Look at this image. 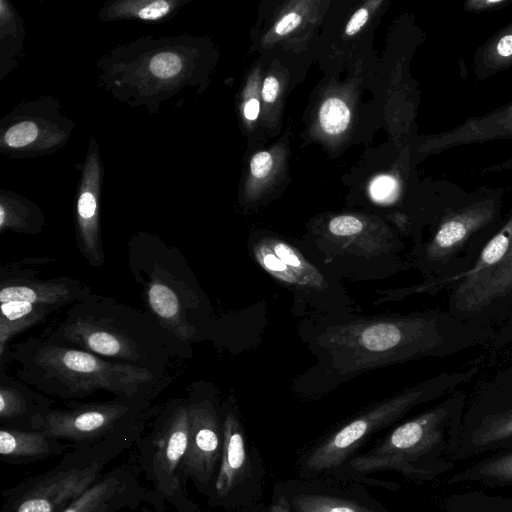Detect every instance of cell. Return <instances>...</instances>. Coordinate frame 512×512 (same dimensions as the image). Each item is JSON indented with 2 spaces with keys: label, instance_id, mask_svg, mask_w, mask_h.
Wrapping results in <instances>:
<instances>
[{
  "label": "cell",
  "instance_id": "obj_1",
  "mask_svg": "<svg viewBox=\"0 0 512 512\" xmlns=\"http://www.w3.org/2000/svg\"><path fill=\"white\" fill-rule=\"evenodd\" d=\"M299 334L317 362L296 384L334 386L369 370L435 355L444 347L437 317L429 314H312Z\"/></svg>",
  "mask_w": 512,
  "mask_h": 512
},
{
  "label": "cell",
  "instance_id": "obj_2",
  "mask_svg": "<svg viewBox=\"0 0 512 512\" xmlns=\"http://www.w3.org/2000/svg\"><path fill=\"white\" fill-rule=\"evenodd\" d=\"M5 362L15 363L17 379L43 394L67 401L104 391L115 397L153 402L172 379L44 337H29L13 344L0 361L1 368Z\"/></svg>",
  "mask_w": 512,
  "mask_h": 512
},
{
  "label": "cell",
  "instance_id": "obj_3",
  "mask_svg": "<svg viewBox=\"0 0 512 512\" xmlns=\"http://www.w3.org/2000/svg\"><path fill=\"white\" fill-rule=\"evenodd\" d=\"M44 338L171 378L168 366L175 356L160 330L146 314L110 297L91 293L72 304Z\"/></svg>",
  "mask_w": 512,
  "mask_h": 512
},
{
  "label": "cell",
  "instance_id": "obj_4",
  "mask_svg": "<svg viewBox=\"0 0 512 512\" xmlns=\"http://www.w3.org/2000/svg\"><path fill=\"white\" fill-rule=\"evenodd\" d=\"M127 254L128 269L142 288L145 314L175 357H191L193 344L201 340L203 311L201 289L185 258L176 248L143 236L130 241Z\"/></svg>",
  "mask_w": 512,
  "mask_h": 512
},
{
  "label": "cell",
  "instance_id": "obj_5",
  "mask_svg": "<svg viewBox=\"0 0 512 512\" xmlns=\"http://www.w3.org/2000/svg\"><path fill=\"white\" fill-rule=\"evenodd\" d=\"M465 396L450 395L441 403L396 427L372 452L355 458L359 472L395 467L420 480H433L455 468Z\"/></svg>",
  "mask_w": 512,
  "mask_h": 512
},
{
  "label": "cell",
  "instance_id": "obj_6",
  "mask_svg": "<svg viewBox=\"0 0 512 512\" xmlns=\"http://www.w3.org/2000/svg\"><path fill=\"white\" fill-rule=\"evenodd\" d=\"M145 427L73 446L51 469L3 490L0 512H63L100 479L112 460L135 444Z\"/></svg>",
  "mask_w": 512,
  "mask_h": 512
},
{
  "label": "cell",
  "instance_id": "obj_7",
  "mask_svg": "<svg viewBox=\"0 0 512 512\" xmlns=\"http://www.w3.org/2000/svg\"><path fill=\"white\" fill-rule=\"evenodd\" d=\"M189 417L186 398H174L156 409L150 430L135 442L138 464L162 505L175 512H199L189 497L184 475Z\"/></svg>",
  "mask_w": 512,
  "mask_h": 512
},
{
  "label": "cell",
  "instance_id": "obj_8",
  "mask_svg": "<svg viewBox=\"0 0 512 512\" xmlns=\"http://www.w3.org/2000/svg\"><path fill=\"white\" fill-rule=\"evenodd\" d=\"M477 367L444 372L381 401L347 423L315 449L306 467L319 472L341 464L365 437L400 419L415 406L434 400L468 381Z\"/></svg>",
  "mask_w": 512,
  "mask_h": 512
},
{
  "label": "cell",
  "instance_id": "obj_9",
  "mask_svg": "<svg viewBox=\"0 0 512 512\" xmlns=\"http://www.w3.org/2000/svg\"><path fill=\"white\" fill-rule=\"evenodd\" d=\"M156 409L151 401L115 397L103 402L67 401L52 409L42 429L75 445L93 444L139 426H146Z\"/></svg>",
  "mask_w": 512,
  "mask_h": 512
},
{
  "label": "cell",
  "instance_id": "obj_10",
  "mask_svg": "<svg viewBox=\"0 0 512 512\" xmlns=\"http://www.w3.org/2000/svg\"><path fill=\"white\" fill-rule=\"evenodd\" d=\"M186 401L189 437L185 479L191 480L199 492L211 496L223 450L222 407L216 389L202 381L190 386Z\"/></svg>",
  "mask_w": 512,
  "mask_h": 512
},
{
  "label": "cell",
  "instance_id": "obj_11",
  "mask_svg": "<svg viewBox=\"0 0 512 512\" xmlns=\"http://www.w3.org/2000/svg\"><path fill=\"white\" fill-rule=\"evenodd\" d=\"M505 190L481 187L457 207L447 208L430 242L426 257L443 261L452 256L476 232L491 224L500 213Z\"/></svg>",
  "mask_w": 512,
  "mask_h": 512
},
{
  "label": "cell",
  "instance_id": "obj_12",
  "mask_svg": "<svg viewBox=\"0 0 512 512\" xmlns=\"http://www.w3.org/2000/svg\"><path fill=\"white\" fill-rule=\"evenodd\" d=\"M144 503L153 506L157 512H165V506L130 469L117 467L104 473L63 512H121L136 510Z\"/></svg>",
  "mask_w": 512,
  "mask_h": 512
},
{
  "label": "cell",
  "instance_id": "obj_13",
  "mask_svg": "<svg viewBox=\"0 0 512 512\" xmlns=\"http://www.w3.org/2000/svg\"><path fill=\"white\" fill-rule=\"evenodd\" d=\"M512 139V101L480 116H471L461 124L428 136L421 151L440 153L454 147ZM512 170V157L482 169V173Z\"/></svg>",
  "mask_w": 512,
  "mask_h": 512
},
{
  "label": "cell",
  "instance_id": "obj_14",
  "mask_svg": "<svg viewBox=\"0 0 512 512\" xmlns=\"http://www.w3.org/2000/svg\"><path fill=\"white\" fill-rule=\"evenodd\" d=\"M91 293L89 285L71 276L41 279L34 275L18 274L7 266L0 269V303L27 301L60 309Z\"/></svg>",
  "mask_w": 512,
  "mask_h": 512
},
{
  "label": "cell",
  "instance_id": "obj_15",
  "mask_svg": "<svg viewBox=\"0 0 512 512\" xmlns=\"http://www.w3.org/2000/svg\"><path fill=\"white\" fill-rule=\"evenodd\" d=\"M512 451V403L462 417L454 461Z\"/></svg>",
  "mask_w": 512,
  "mask_h": 512
},
{
  "label": "cell",
  "instance_id": "obj_16",
  "mask_svg": "<svg viewBox=\"0 0 512 512\" xmlns=\"http://www.w3.org/2000/svg\"><path fill=\"white\" fill-rule=\"evenodd\" d=\"M100 163L97 150L90 152L76 206V244L88 264L100 269L105 264V253L99 223Z\"/></svg>",
  "mask_w": 512,
  "mask_h": 512
},
{
  "label": "cell",
  "instance_id": "obj_17",
  "mask_svg": "<svg viewBox=\"0 0 512 512\" xmlns=\"http://www.w3.org/2000/svg\"><path fill=\"white\" fill-rule=\"evenodd\" d=\"M52 401L0 369V425L24 431L40 430Z\"/></svg>",
  "mask_w": 512,
  "mask_h": 512
},
{
  "label": "cell",
  "instance_id": "obj_18",
  "mask_svg": "<svg viewBox=\"0 0 512 512\" xmlns=\"http://www.w3.org/2000/svg\"><path fill=\"white\" fill-rule=\"evenodd\" d=\"M512 244V210L506 218L505 223L498 232L487 242L481 251L480 256L474 265L458 274L435 279L425 284L412 286L398 290V297H404L413 293H424L426 291L438 290L454 281L461 283L455 290L454 301L461 298L477 282L492 272L505 257Z\"/></svg>",
  "mask_w": 512,
  "mask_h": 512
},
{
  "label": "cell",
  "instance_id": "obj_19",
  "mask_svg": "<svg viewBox=\"0 0 512 512\" xmlns=\"http://www.w3.org/2000/svg\"><path fill=\"white\" fill-rule=\"evenodd\" d=\"M226 403L222 407L223 450L211 497L228 498L243 481L247 471V454L243 429L238 414Z\"/></svg>",
  "mask_w": 512,
  "mask_h": 512
},
{
  "label": "cell",
  "instance_id": "obj_20",
  "mask_svg": "<svg viewBox=\"0 0 512 512\" xmlns=\"http://www.w3.org/2000/svg\"><path fill=\"white\" fill-rule=\"evenodd\" d=\"M364 230V222L356 216L339 215L332 218L328 223V232L337 242H343L344 245L319 252L324 256L322 263L338 257L344 260L362 259L377 263L380 260H387L385 257L389 254L396 253L394 243L381 239H366Z\"/></svg>",
  "mask_w": 512,
  "mask_h": 512
},
{
  "label": "cell",
  "instance_id": "obj_21",
  "mask_svg": "<svg viewBox=\"0 0 512 512\" xmlns=\"http://www.w3.org/2000/svg\"><path fill=\"white\" fill-rule=\"evenodd\" d=\"M69 444L45 430L24 431L0 427V458L9 465H27L64 454Z\"/></svg>",
  "mask_w": 512,
  "mask_h": 512
},
{
  "label": "cell",
  "instance_id": "obj_22",
  "mask_svg": "<svg viewBox=\"0 0 512 512\" xmlns=\"http://www.w3.org/2000/svg\"><path fill=\"white\" fill-rule=\"evenodd\" d=\"M448 486L478 484L486 487L512 485V451L482 457L471 465L444 478Z\"/></svg>",
  "mask_w": 512,
  "mask_h": 512
},
{
  "label": "cell",
  "instance_id": "obj_23",
  "mask_svg": "<svg viewBox=\"0 0 512 512\" xmlns=\"http://www.w3.org/2000/svg\"><path fill=\"white\" fill-rule=\"evenodd\" d=\"M58 308L27 301L0 303V361L12 339L25 330L44 323Z\"/></svg>",
  "mask_w": 512,
  "mask_h": 512
},
{
  "label": "cell",
  "instance_id": "obj_24",
  "mask_svg": "<svg viewBox=\"0 0 512 512\" xmlns=\"http://www.w3.org/2000/svg\"><path fill=\"white\" fill-rule=\"evenodd\" d=\"M512 67V21L477 47L472 61L477 81H484Z\"/></svg>",
  "mask_w": 512,
  "mask_h": 512
},
{
  "label": "cell",
  "instance_id": "obj_25",
  "mask_svg": "<svg viewBox=\"0 0 512 512\" xmlns=\"http://www.w3.org/2000/svg\"><path fill=\"white\" fill-rule=\"evenodd\" d=\"M512 290V244L499 265L477 282L456 303L464 311H476Z\"/></svg>",
  "mask_w": 512,
  "mask_h": 512
},
{
  "label": "cell",
  "instance_id": "obj_26",
  "mask_svg": "<svg viewBox=\"0 0 512 512\" xmlns=\"http://www.w3.org/2000/svg\"><path fill=\"white\" fill-rule=\"evenodd\" d=\"M44 219L41 212L29 204L12 198L1 199L0 232L14 231L37 234L42 230Z\"/></svg>",
  "mask_w": 512,
  "mask_h": 512
},
{
  "label": "cell",
  "instance_id": "obj_27",
  "mask_svg": "<svg viewBox=\"0 0 512 512\" xmlns=\"http://www.w3.org/2000/svg\"><path fill=\"white\" fill-rule=\"evenodd\" d=\"M447 512H512V498L481 490L454 494L444 500Z\"/></svg>",
  "mask_w": 512,
  "mask_h": 512
},
{
  "label": "cell",
  "instance_id": "obj_28",
  "mask_svg": "<svg viewBox=\"0 0 512 512\" xmlns=\"http://www.w3.org/2000/svg\"><path fill=\"white\" fill-rule=\"evenodd\" d=\"M177 5L175 1H119L106 11L105 18L116 19L135 17L143 20H159L169 14Z\"/></svg>",
  "mask_w": 512,
  "mask_h": 512
},
{
  "label": "cell",
  "instance_id": "obj_29",
  "mask_svg": "<svg viewBox=\"0 0 512 512\" xmlns=\"http://www.w3.org/2000/svg\"><path fill=\"white\" fill-rule=\"evenodd\" d=\"M293 506L297 512H374L358 503L323 495H297Z\"/></svg>",
  "mask_w": 512,
  "mask_h": 512
},
{
  "label": "cell",
  "instance_id": "obj_30",
  "mask_svg": "<svg viewBox=\"0 0 512 512\" xmlns=\"http://www.w3.org/2000/svg\"><path fill=\"white\" fill-rule=\"evenodd\" d=\"M350 121V111L339 98H328L319 110V122L322 129L330 135L342 133Z\"/></svg>",
  "mask_w": 512,
  "mask_h": 512
},
{
  "label": "cell",
  "instance_id": "obj_31",
  "mask_svg": "<svg viewBox=\"0 0 512 512\" xmlns=\"http://www.w3.org/2000/svg\"><path fill=\"white\" fill-rule=\"evenodd\" d=\"M38 126L32 121H23L11 126L3 135L4 143L11 148H23L38 137Z\"/></svg>",
  "mask_w": 512,
  "mask_h": 512
},
{
  "label": "cell",
  "instance_id": "obj_32",
  "mask_svg": "<svg viewBox=\"0 0 512 512\" xmlns=\"http://www.w3.org/2000/svg\"><path fill=\"white\" fill-rule=\"evenodd\" d=\"M183 69L180 56L171 52H163L154 56L150 62L151 73L161 79L177 76Z\"/></svg>",
  "mask_w": 512,
  "mask_h": 512
},
{
  "label": "cell",
  "instance_id": "obj_33",
  "mask_svg": "<svg viewBox=\"0 0 512 512\" xmlns=\"http://www.w3.org/2000/svg\"><path fill=\"white\" fill-rule=\"evenodd\" d=\"M511 3L512 0H467L463 9L469 13H484L501 10Z\"/></svg>",
  "mask_w": 512,
  "mask_h": 512
},
{
  "label": "cell",
  "instance_id": "obj_34",
  "mask_svg": "<svg viewBox=\"0 0 512 512\" xmlns=\"http://www.w3.org/2000/svg\"><path fill=\"white\" fill-rule=\"evenodd\" d=\"M273 165V159L269 152L261 151L255 154L250 162L251 173L255 178L266 177Z\"/></svg>",
  "mask_w": 512,
  "mask_h": 512
},
{
  "label": "cell",
  "instance_id": "obj_35",
  "mask_svg": "<svg viewBox=\"0 0 512 512\" xmlns=\"http://www.w3.org/2000/svg\"><path fill=\"white\" fill-rule=\"evenodd\" d=\"M396 181L389 176H381L376 178L371 185V195L376 200H384L389 198L396 189Z\"/></svg>",
  "mask_w": 512,
  "mask_h": 512
},
{
  "label": "cell",
  "instance_id": "obj_36",
  "mask_svg": "<svg viewBox=\"0 0 512 512\" xmlns=\"http://www.w3.org/2000/svg\"><path fill=\"white\" fill-rule=\"evenodd\" d=\"M301 22V16L291 12L283 16L275 26L278 35H286L292 32Z\"/></svg>",
  "mask_w": 512,
  "mask_h": 512
},
{
  "label": "cell",
  "instance_id": "obj_37",
  "mask_svg": "<svg viewBox=\"0 0 512 512\" xmlns=\"http://www.w3.org/2000/svg\"><path fill=\"white\" fill-rule=\"evenodd\" d=\"M368 16L369 13L366 8L358 9L349 20L345 33L349 36L356 34L366 24Z\"/></svg>",
  "mask_w": 512,
  "mask_h": 512
},
{
  "label": "cell",
  "instance_id": "obj_38",
  "mask_svg": "<svg viewBox=\"0 0 512 512\" xmlns=\"http://www.w3.org/2000/svg\"><path fill=\"white\" fill-rule=\"evenodd\" d=\"M279 90V82L277 78L268 76L263 83L262 98L267 103H272L276 100Z\"/></svg>",
  "mask_w": 512,
  "mask_h": 512
},
{
  "label": "cell",
  "instance_id": "obj_39",
  "mask_svg": "<svg viewBox=\"0 0 512 512\" xmlns=\"http://www.w3.org/2000/svg\"><path fill=\"white\" fill-rule=\"evenodd\" d=\"M260 104L255 98L249 99L244 106V116L249 121H254L259 115Z\"/></svg>",
  "mask_w": 512,
  "mask_h": 512
},
{
  "label": "cell",
  "instance_id": "obj_40",
  "mask_svg": "<svg viewBox=\"0 0 512 512\" xmlns=\"http://www.w3.org/2000/svg\"><path fill=\"white\" fill-rule=\"evenodd\" d=\"M288 504L284 498H281L277 504H275L270 512H288Z\"/></svg>",
  "mask_w": 512,
  "mask_h": 512
}]
</instances>
